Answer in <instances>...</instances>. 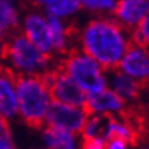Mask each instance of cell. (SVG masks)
Listing matches in <instances>:
<instances>
[{"label":"cell","instance_id":"6da1fadb","mask_svg":"<svg viewBox=\"0 0 149 149\" xmlns=\"http://www.w3.org/2000/svg\"><path fill=\"white\" fill-rule=\"evenodd\" d=\"M76 49L82 50L104 67L117 69L123 53L131 44V35L114 18L96 17L74 33Z\"/></svg>","mask_w":149,"mask_h":149},{"label":"cell","instance_id":"7a4b0ae2","mask_svg":"<svg viewBox=\"0 0 149 149\" xmlns=\"http://www.w3.org/2000/svg\"><path fill=\"white\" fill-rule=\"evenodd\" d=\"M2 64L15 76H43L55 67L53 58L33 46L20 31L6 38Z\"/></svg>","mask_w":149,"mask_h":149},{"label":"cell","instance_id":"3957f363","mask_svg":"<svg viewBox=\"0 0 149 149\" xmlns=\"http://www.w3.org/2000/svg\"><path fill=\"white\" fill-rule=\"evenodd\" d=\"M52 102L43 76H17V117L24 123L41 128Z\"/></svg>","mask_w":149,"mask_h":149},{"label":"cell","instance_id":"277c9868","mask_svg":"<svg viewBox=\"0 0 149 149\" xmlns=\"http://www.w3.org/2000/svg\"><path fill=\"white\" fill-rule=\"evenodd\" d=\"M59 67L76 82L85 94H93L107 88V70L96 59L73 47L61 56Z\"/></svg>","mask_w":149,"mask_h":149},{"label":"cell","instance_id":"5b68a950","mask_svg":"<svg viewBox=\"0 0 149 149\" xmlns=\"http://www.w3.org/2000/svg\"><path fill=\"white\" fill-rule=\"evenodd\" d=\"M43 78L47 87H49L50 96L55 102L85 107L87 104L85 91H82V88L59 65H55L53 69H50L46 74H43Z\"/></svg>","mask_w":149,"mask_h":149},{"label":"cell","instance_id":"8992f818","mask_svg":"<svg viewBox=\"0 0 149 149\" xmlns=\"http://www.w3.org/2000/svg\"><path fill=\"white\" fill-rule=\"evenodd\" d=\"M87 117H88V111L85 110V107L67 105L53 100L46 114L43 126L58 128V130L70 131L79 135L87 122Z\"/></svg>","mask_w":149,"mask_h":149},{"label":"cell","instance_id":"52a82bcc","mask_svg":"<svg viewBox=\"0 0 149 149\" xmlns=\"http://www.w3.org/2000/svg\"><path fill=\"white\" fill-rule=\"evenodd\" d=\"M20 32L29 40V41L37 46L40 50H43L47 55H52V37H50V28L47 15L41 11H31L28 12L20 23Z\"/></svg>","mask_w":149,"mask_h":149},{"label":"cell","instance_id":"ba28073f","mask_svg":"<svg viewBox=\"0 0 149 149\" xmlns=\"http://www.w3.org/2000/svg\"><path fill=\"white\" fill-rule=\"evenodd\" d=\"M117 69L140 84L149 82V47L131 41Z\"/></svg>","mask_w":149,"mask_h":149},{"label":"cell","instance_id":"9c48e42d","mask_svg":"<svg viewBox=\"0 0 149 149\" xmlns=\"http://www.w3.org/2000/svg\"><path fill=\"white\" fill-rule=\"evenodd\" d=\"M126 102L120 99L111 88H104L97 93L87 96L85 110L88 114H100V116H120L125 111Z\"/></svg>","mask_w":149,"mask_h":149},{"label":"cell","instance_id":"30bf717a","mask_svg":"<svg viewBox=\"0 0 149 149\" xmlns=\"http://www.w3.org/2000/svg\"><path fill=\"white\" fill-rule=\"evenodd\" d=\"M113 14L120 26L132 31L149 14V0H117Z\"/></svg>","mask_w":149,"mask_h":149},{"label":"cell","instance_id":"8fae6325","mask_svg":"<svg viewBox=\"0 0 149 149\" xmlns=\"http://www.w3.org/2000/svg\"><path fill=\"white\" fill-rule=\"evenodd\" d=\"M0 114L5 119L17 117V76L0 64Z\"/></svg>","mask_w":149,"mask_h":149},{"label":"cell","instance_id":"7c38bea8","mask_svg":"<svg viewBox=\"0 0 149 149\" xmlns=\"http://www.w3.org/2000/svg\"><path fill=\"white\" fill-rule=\"evenodd\" d=\"M107 81H108L107 82L108 88H111L125 102H132V100H135L139 97L140 90H141V84L137 82L135 79L130 78L123 72H120L119 69L108 70Z\"/></svg>","mask_w":149,"mask_h":149},{"label":"cell","instance_id":"4fadbf2b","mask_svg":"<svg viewBox=\"0 0 149 149\" xmlns=\"http://www.w3.org/2000/svg\"><path fill=\"white\" fill-rule=\"evenodd\" d=\"M41 137L44 149H79L81 143L78 134L52 126H43Z\"/></svg>","mask_w":149,"mask_h":149},{"label":"cell","instance_id":"5bb4252c","mask_svg":"<svg viewBox=\"0 0 149 149\" xmlns=\"http://www.w3.org/2000/svg\"><path fill=\"white\" fill-rule=\"evenodd\" d=\"M20 11L15 0H0V35L8 38L20 31Z\"/></svg>","mask_w":149,"mask_h":149},{"label":"cell","instance_id":"9a60e30c","mask_svg":"<svg viewBox=\"0 0 149 149\" xmlns=\"http://www.w3.org/2000/svg\"><path fill=\"white\" fill-rule=\"evenodd\" d=\"M104 139H122L126 140L128 143H134L137 139L134 126L128 120L122 119L119 116H108L107 123H105V131H104Z\"/></svg>","mask_w":149,"mask_h":149},{"label":"cell","instance_id":"2e32d148","mask_svg":"<svg viewBox=\"0 0 149 149\" xmlns=\"http://www.w3.org/2000/svg\"><path fill=\"white\" fill-rule=\"evenodd\" d=\"M79 3L76 0H46L41 12L49 17H56L61 20H67L73 17L79 11Z\"/></svg>","mask_w":149,"mask_h":149},{"label":"cell","instance_id":"e0dca14e","mask_svg":"<svg viewBox=\"0 0 149 149\" xmlns=\"http://www.w3.org/2000/svg\"><path fill=\"white\" fill-rule=\"evenodd\" d=\"M76 2L79 3V8L96 12V14H108L113 12L117 0H76Z\"/></svg>","mask_w":149,"mask_h":149},{"label":"cell","instance_id":"ac0fdd59","mask_svg":"<svg viewBox=\"0 0 149 149\" xmlns=\"http://www.w3.org/2000/svg\"><path fill=\"white\" fill-rule=\"evenodd\" d=\"M131 41L149 47V14L139 23L137 28L132 29Z\"/></svg>","mask_w":149,"mask_h":149},{"label":"cell","instance_id":"d6986e66","mask_svg":"<svg viewBox=\"0 0 149 149\" xmlns=\"http://www.w3.org/2000/svg\"><path fill=\"white\" fill-rule=\"evenodd\" d=\"M79 149H107V140L104 137L81 139Z\"/></svg>","mask_w":149,"mask_h":149},{"label":"cell","instance_id":"ffe728a7","mask_svg":"<svg viewBox=\"0 0 149 149\" xmlns=\"http://www.w3.org/2000/svg\"><path fill=\"white\" fill-rule=\"evenodd\" d=\"M0 149H17V145L14 141L11 131H5L3 134H0Z\"/></svg>","mask_w":149,"mask_h":149},{"label":"cell","instance_id":"44dd1931","mask_svg":"<svg viewBox=\"0 0 149 149\" xmlns=\"http://www.w3.org/2000/svg\"><path fill=\"white\" fill-rule=\"evenodd\" d=\"M130 145L126 140L122 139H108L107 140V149H130Z\"/></svg>","mask_w":149,"mask_h":149},{"label":"cell","instance_id":"7402d4cb","mask_svg":"<svg viewBox=\"0 0 149 149\" xmlns=\"http://www.w3.org/2000/svg\"><path fill=\"white\" fill-rule=\"evenodd\" d=\"M8 119H5L2 114H0V134H3L5 131H8Z\"/></svg>","mask_w":149,"mask_h":149},{"label":"cell","instance_id":"603a6c76","mask_svg":"<svg viewBox=\"0 0 149 149\" xmlns=\"http://www.w3.org/2000/svg\"><path fill=\"white\" fill-rule=\"evenodd\" d=\"M5 41H6V38L0 35V64H2V59H3V52H5Z\"/></svg>","mask_w":149,"mask_h":149},{"label":"cell","instance_id":"cb8c5ba5","mask_svg":"<svg viewBox=\"0 0 149 149\" xmlns=\"http://www.w3.org/2000/svg\"><path fill=\"white\" fill-rule=\"evenodd\" d=\"M140 149H149V143H148V145H145V146H141Z\"/></svg>","mask_w":149,"mask_h":149},{"label":"cell","instance_id":"d4e9b609","mask_svg":"<svg viewBox=\"0 0 149 149\" xmlns=\"http://www.w3.org/2000/svg\"><path fill=\"white\" fill-rule=\"evenodd\" d=\"M41 149H44V148H41Z\"/></svg>","mask_w":149,"mask_h":149}]
</instances>
